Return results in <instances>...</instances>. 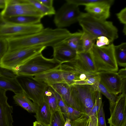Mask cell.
<instances>
[{
    "label": "cell",
    "mask_w": 126,
    "mask_h": 126,
    "mask_svg": "<svg viewBox=\"0 0 126 126\" xmlns=\"http://www.w3.org/2000/svg\"><path fill=\"white\" fill-rule=\"evenodd\" d=\"M71 33L65 28H43L38 32L6 39L7 50L39 46L52 47L62 42Z\"/></svg>",
    "instance_id": "obj_1"
},
{
    "label": "cell",
    "mask_w": 126,
    "mask_h": 126,
    "mask_svg": "<svg viewBox=\"0 0 126 126\" xmlns=\"http://www.w3.org/2000/svg\"><path fill=\"white\" fill-rule=\"evenodd\" d=\"M78 22L83 31L97 38L105 36L112 43L118 37V31L113 23L95 18L87 13H82Z\"/></svg>",
    "instance_id": "obj_2"
},
{
    "label": "cell",
    "mask_w": 126,
    "mask_h": 126,
    "mask_svg": "<svg viewBox=\"0 0 126 126\" xmlns=\"http://www.w3.org/2000/svg\"><path fill=\"white\" fill-rule=\"evenodd\" d=\"M46 47L39 46L7 50L0 59V68L15 72L19 66L36 55L42 53Z\"/></svg>",
    "instance_id": "obj_3"
},
{
    "label": "cell",
    "mask_w": 126,
    "mask_h": 126,
    "mask_svg": "<svg viewBox=\"0 0 126 126\" xmlns=\"http://www.w3.org/2000/svg\"><path fill=\"white\" fill-rule=\"evenodd\" d=\"M60 65L54 58H46L41 53L34 56L19 66L15 72L18 76L33 77L58 68Z\"/></svg>",
    "instance_id": "obj_4"
},
{
    "label": "cell",
    "mask_w": 126,
    "mask_h": 126,
    "mask_svg": "<svg viewBox=\"0 0 126 126\" xmlns=\"http://www.w3.org/2000/svg\"><path fill=\"white\" fill-rule=\"evenodd\" d=\"M114 47L112 43L100 47L95 44L93 45L90 51L97 72L118 71V65L115 55Z\"/></svg>",
    "instance_id": "obj_5"
},
{
    "label": "cell",
    "mask_w": 126,
    "mask_h": 126,
    "mask_svg": "<svg viewBox=\"0 0 126 126\" xmlns=\"http://www.w3.org/2000/svg\"><path fill=\"white\" fill-rule=\"evenodd\" d=\"M17 79L27 96L38 105H41L44 102L45 93L48 85L35 79L33 77L18 76Z\"/></svg>",
    "instance_id": "obj_6"
},
{
    "label": "cell",
    "mask_w": 126,
    "mask_h": 126,
    "mask_svg": "<svg viewBox=\"0 0 126 126\" xmlns=\"http://www.w3.org/2000/svg\"><path fill=\"white\" fill-rule=\"evenodd\" d=\"M70 86L73 97L84 112L88 114L95 100L97 91L93 85L73 84Z\"/></svg>",
    "instance_id": "obj_7"
},
{
    "label": "cell",
    "mask_w": 126,
    "mask_h": 126,
    "mask_svg": "<svg viewBox=\"0 0 126 126\" xmlns=\"http://www.w3.org/2000/svg\"><path fill=\"white\" fill-rule=\"evenodd\" d=\"M3 17L31 16H44L27 0H7L5 7L0 13Z\"/></svg>",
    "instance_id": "obj_8"
},
{
    "label": "cell",
    "mask_w": 126,
    "mask_h": 126,
    "mask_svg": "<svg viewBox=\"0 0 126 126\" xmlns=\"http://www.w3.org/2000/svg\"><path fill=\"white\" fill-rule=\"evenodd\" d=\"M82 13L79 6L66 2L56 12L54 23L57 28H64L78 22Z\"/></svg>",
    "instance_id": "obj_9"
},
{
    "label": "cell",
    "mask_w": 126,
    "mask_h": 126,
    "mask_svg": "<svg viewBox=\"0 0 126 126\" xmlns=\"http://www.w3.org/2000/svg\"><path fill=\"white\" fill-rule=\"evenodd\" d=\"M42 24L22 25L3 22L0 24V38L27 35L39 32L44 28Z\"/></svg>",
    "instance_id": "obj_10"
},
{
    "label": "cell",
    "mask_w": 126,
    "mask_h": 126,
    "mask_svg": "<svg viewBox=\"0 0 126 126\" xmlns=\"http://www.w3.org/2000/svg\"><path fill=\"white\" fill-rule=\"evenodd\" d=\"M126 94L117 96L115 103L110 105V116L108 123L113 126H124L126 124Z\"/></svg>",
    "instance_id": "obj_11"
},
{
    "label": "cell",
    "mask_w": 126,
    "mask_h": 126,
    "mask_svg": "<svg viewBox=\"0 0 126 126\" xmlns=\"http://www.w3.org/2000/svg\"><path fill=\"white\" fill-rule=\"evenodd\" d=\"M97 74L100 79V82L112 94L116 95L121 93L123 79L117 72L101 71Z\"/></svg>",
    "instance_id": "obj_12"
},
{
    "label": "cell",
    "mask_w": 126,
    "mask_h": 126,
    "mask_svg": "<svg viewBox=\"0 0 126 126\" xmlns=\"http://www.w3.org/2000/svg\"><path fill=\"white\" fill-rule=\"evenodd\" d=\"M69 63L87 74L95 75L97 73L90 50L78 52L76 58Z\"/></svg>",
    "instance_id": "obj_13"
},
{
    "label": "cell",
    "mask_w": 126,
    "mask_h": 126,
    "mask_svg": "<svg viewBox=\"0 0 126 126\" xmlns=\"http://www.w3.org/2000/svg\"><path fill=\"white\" fill-rule=\"evenodd\" d=\"M113 0H102L100 2L85 6L87 13L97 19L106 20L110 16V9Z\"/></svg>",
    "instance_id": "obj_14"
},
{
    "label": "cell",
    "mask_w": 126,
    "mask_h": 126,
    "mask_svg": "<svg viewBox=\"0 0 126 126\" xmlns=\"http://www.w3.org/2000/svg\"><path fill=\"white\" fill-rule=\"evenodd\" d=\"M59 67L66 83L69 86L74 84L76 81L85 79L95 75L86 73L69 63L61 64Z\"/></svg>",
    "instance_id": "obj_15"
},
{
    "label": "cell",
    "mask_w": 126,
    "mask_h": 126,
    "mask_svg": "<svg viewBox=\"0 0 126 126\" xmlns=\"http://www.w3.org/2000/svg\"><path fill=\"white\" fill-rule=\"evenodd\" d=\"M6 92L0 88V126H13V108L7 102Z\"/></svg>",
    "instance_id": "obj_16"
},
{
    "label": "cell",
    "mask_w": 126,
    "mask_h": 126,
    "mask_svg": "<svg viewBox=\"0 0 126 126\" xmlns=\"http://www.w3.org/2000/svg\"><path fill=\"white\" fill-rule=\"evenodd\" d=\"M53 58L61 64L69 63L76 58L77 52L62 42L52 47Z\"/></svg>",
    "instance_id": "obj_17"
},
{
    "label": "cell",
    "mask_w": 126,
    "mask_h": 126,
    "mask_svg": "<svg viewBox=\"0 0 126 126\" xmlns=\"http://www.w3.org/2000/svg\"><path fill=\"white\" fill-rule=\"evenodd\" d=\"M50 86L60 95L67 106L85 113L72 96L70 86L66 83H61L55 84Z\"/></svg>",
    "instance_id": "obj_18"
},
{
    "label": "cell",
    "mask_w": 126,
    "mask_h": 126,
    "mask_svg": "<svg viewBox=\"0 0 126 126\" xmlns=\"http://www.w3.org/2000/svg\"><path fill=\"white\" fill-rule=\"evenodd\" d=\"M33 78L36 80L44 82L49 86L58 83H66L60 67L36 75Z\"/></svg>",
    "instance_id": "obj_19"
},
{
    "label": "cell",
    "mask_w": 126,
    "mask_h": 126,
    "mask_svg": "<svg viewBox=\"0 0 126 126\" xmlns=\"http://www.w3.org/2000/svg\"><path fill=\"white\" fill-rule=\"evenodd\" d=\"M34 117L37 121L44 124L49 125L52 115L49 106L45 98L43 103L37 105Z\"/></svg>",
    "instance_id": "obj_20"
},
{
    "label": "cell",
    "mask_w": 126,
    "mask_h": 126,
    "mask_svg": "<svg viewBox=\"0 0 126 126\" xmlns=\"http://www.w3.org/2000/svg\"><path fill=\"white\" fill-rule=\"evenodd\" d=\"M2 17L3 20L5 22L22 25H33L39 24L41 23V19L42 18L40 16H31Z\"/></svg>",
    "instance_id": "obj_21"
},
{
    "label": "cell",
    "mask_w": 126,
    "mask_h": 126,
    "mask_svg": "<svg viewBox=\"0 0 126 126\" xmlns=\"http://www.w3.org/2000/svg\"><path fill=\"white\" fill-rule=\"evenodd\" d=\"M13 98L16 104L30 113H35L37 105L32 102L22 91L15 93Z\"/></svg>",
    "instance_id": "obj_22"
},
{
    "label": "cell",
    "mask_w": 126,
    "mask_h": 126,
    "mask_svg": "<svg viewBox=\"0 0 126 126\" xmlns=\"http://www.w3.org/2000/svg\"><path fill=\"white\" fill-rule=\"evenodd\" d=\"M0 88L6 91H12L15 93L23 91L17 78H12L1 76Z\"/></svg>",
    "instance_id": "obj_23"
},
{
    "label": "cell",
    "mask_w": 126,
    "mask_h": 126,
    "mask_svg": "<svg viewBox=\"0 0 126 126\" xmlns=\"http://www.w3.org/2000/svg\"><path fill=\"white\" fill-rule=\"evenodd\" d=\"M82 31L71 33L62 42L77 52L82 51L81 37Z\"/></svg>",
    "instance_id": "obj_24"
},
{
    "label": "cell",
    "mask_w": 126,
    "mask_h": 126,
    "mask_svg": "<svg viewBox=\"0 0 126 126\" xmlns=\"http://www.w3.org/2000/svg\"><path fill=\"white\" fill-rule=\"evenodd\" d=\"M44 98L52 114L55 112L60 110L54 90L49 86L45 92Z\"/></svg>",
    "instance_id": "obj_25"
},
{
    "label": "cell",
    "mask_w": 126,
    "mask_h": 126,
    "mask_svg": "<svg viewBox=\"0 0 126 126\" xmlns=\"http://www.w3.org/2000/svg\"><path fill=\"white\" fill-rule=\"evenodd\" d=\"M115 55L118 65L126 67V43L124 42L117 46L114 45Z\"/></svg>",
    "instance_id": "obj_26"
},
{
    "label": "cell",
    "mask_w": 126,
    "mask_h": 126,
    "mask_svg": "<svg viewBox=\"0 0 126 126\" xmlns=\"http://www.w3.org/2000/svg\"><path fill=\"white\" fill-rule=\"evenodd\" d=\"M81 37L82 51H90L94 44L96 38L91 34L82 31Z\"/></svg>",
    "instance_id": "obj_27"
},
{
    "label": "cell",
    "mask_w": 126,
    "mask_h": 126,
    "mask_svg": "<svg viewBox=\"0 0 126 126\" xmlns=\"http://www.w3.org/2000/svg\"><path fill=\"white\" fill-rule=\"evenodd\" d=\"M32 4L44 16H51L55 14L56 11L53 7H47L40 3L38 0H27Z\"/></svg>",
    "instance_id": "obj_28"
},
{
    "label": "cell",
    "mask_w": 126,
    "mask_h": 126,
    "mask_svg": "<svg viewBox=\"0 0 126 126\" xmlns=\"http://www.w3.org/2000/svg\"><path fill=\"white\" fill-rule=\"evenodd\" d=\"M93 85L96 91L103 94L109 100L110 105L115 103L117 96L110 93L100 81Z\"/></svg>",
    "instance_id": "obj_29"
},
{
    "label": "cell",
    "mask_w": 126,
    "mask_h": 126,
    "mask_svg": "<svg viewBox=\"0 0 126 126\" xmlns=\"http://www.w3.org/2000/svg\"><path fill=\"white\" fill-rule=\"evenodd\" d=\"M65 121L61 110L57 111L52 114L49 126H64Z\"/></svg>",
    "instance_id": "obj_30"
},
{
    "label": "cell",
    "mask_w": 126,
    "mask_h": 126,
    "mask_svg": "<svg viewBox=\"0 0 126 126\" xmlns=\"http://www.w3.org/2000/svg\"><path fill=\"white\" fill-rule=\"evenodd\" d=\"M102 104L101 94L99 92L97 91L94 103L91 111L87 115L89 116L97 115Z\"/></svg>",
    "instance_id": "obj_31"
},
{
    "label": "cell",
    "mask_w": 126,
    "mask_h": 126,
    "mask_svg": "<svg viewBox=\"0 0 126 126\" xmlns=\"http://www.w3.org/2000/svg\"><path fill=\"white\" fill-rule=\"evenodd\" d=\"M85 114H87L67 106L66 119L67 118L70 119L71 121H72L78 119L83 115Z\"/></svg>",
    "instance_id": "obj_32"
},
{
    "label": "cell",
    "mask_w": 126,
    "mask_h": 126,
    "mask_svg": "<svg viewBox=\"0 0 126 126\" xmlns=\"http://www.w3.org/2000/svg\"><path fill=\"white\" fill-rule=\"evenodd\" d=\"M90 117L87 114L83 115L77 119L71 121V126H89Z\"/></svg>",
    "instance_id": "obj_33"
},
{
    "label": "cell",
    "mask_w": 126,
    "mask_h": 126,
    "mask_svg": "<svg viewBox=\"0 0 126 126\" xmlns=\"http://www.w3.org/2000/svg\"><path fill=\"white\" fill-rule=\"evenodd\" d=\"M100 81V78L96 74V75L86 79L76 81L74 84L93 85L97 83Z\"/></svg>",
    "instance_id": "obj_34"
},
{
    "label": "cell",
    "mask_w": 126,
    "mask_h": 126,
    "mask_svg": "<svg viewBox=\"0 0 126 126\" xmlns=\"http://www.w3.org/2000/svg\"><path fill=\"white\" fill-rule=\"evenodd\" d=\"M102 0H66V1L79 6L84 5L85 6L92 4L101 1Z\"/></svg>",
    "instance_id": "obj_35"
},
{
    "label": "cell",
    "mask_w": 126,
    "mask_h": 126,
    "mask_svg": "<svg viewBox=\"0 0 126 126\" xmlns=\"http://www.w3.org/2000/svg\"><path fill=\"white\" fill-rule=\"evenodd\" d=\"M54 91L57 98L58 106L64 117L65 118L67 109V106L60 95L54 90Z\"/></svg>",
    "instance_id": "obj_36"
},
{
    "label": "cell",
    "mask_w": 126,
    "mask_h": 126,
    "mask_svg": "<svg viewBox=\"0 0 126 126\" xmlns=\"http://www.w3.org/2000/svg\"><path fill=\"white\" fill-rule=\"evenodd\" d=\"M0 74L1 76L10 78H17L18 77L14 71L2 68H0Z\"/></svg>",
    "instance_id": "obj_37"
},
{
    "label": "cell",
    "mask_w": 126,
    "mask_h": 126,
    "mask_svg": "<svg viewBox=\"0 0 126 126\" xmlns=\"http://www.w3.org/2000/svg\"><path fill=\"white\" fill-rule=\"evenodd\" d=\"M102 104L100 110L97 114L98 123L99 126H107L105 118V113Z\"/></svg>",
    "instance_id": "obj_38"
},
{
    "label": "cell",
    "mask_w": 126,
    "mask_h": 126,
    "mask_svg": "<svg viewBox=\"0 0 126 126\" xmlns=\"http://www.w3.org/2000/svg\"><path fill=\"white\" fill-rule=\"evenodd\" d=\"M8 44L6 39L0 38V59L8 49Z\"/></svg>",
    "instance_id": "obj_39"
},
{
    "label": "cell",
    "mask_w": 126,
    "mask_h": 126,
    "mask_svg": "<svg viewBox=\"0 0 126 126\" xmlns=\"http://www.w3.org/2000/svg\"><path fill=\"white\" fill-rule=\"evenodd\" d=\"M96 45L99 47L107 46L110 44V42L109 39L105 36L98 37L96 39Z\"/></svg>",
    "instance_id": "obj_40"
},
{
    "label": "cell",
    "mask_w": 126,
    "mask_h": 126,
    "mask_svg": "<svg viewBox=\"0 0 126 126\" xmlns=\"http://www.w3.org/2000/svg\"><path fill=\"white\" fill-rule=\"evenodd\" d=\"M116 16L120 22L124 25L126 24V7L122 9L116 14Z\"/></svg>",
    "instance_id": "obj_41"
},
{
    "label": "cell",
    "mask_w": 126,
    "mask_h": 126,
    "mask_svg": "<svg viewBox=\"0 0 126 126\" xmlns=\"http://www.w3.org/2000/svg\"><path fill=\"white\" fill-rule=\"evenodd\" d=\"M90 120L89 126H99L97 115H92L89 116Z\"/></svg>",
    "instance_id": "obj_42"
},
{
    "label": "cell",
    "mask_w": 126,
    "mask_h": 126,
    "mask_svg": "<svg viewBox=\"0 0 126 126\" xmlns=\"http://www.w3.org/2000/svg\"><path fill=\"white\" fill-rule=\"evenodd\" d=\"M41 3L49 8L53 7V0H38Z\"/></svg>",
    "instance_id": "obj_43"
},
{
    "label": "cell",
    "mask_w": 126,
    "mask_h": 126,
    "mask_svg": "<svg viewBox=\"0 0 126 126\" xmlns=\"http://www.w3.org/2000/svg\"><path fill=\"white\" fill-rule=\"evenodd\" d=\"M126 68L125 67L120 69L117 73L119 76L123 79L126 78Z\"/></svg>",
    "instance_id": "obj_44"
},
{
    "label": "cell",
    "mask_w": 126,
    "mask_h": 126,
    "mask_svg": "<svg viewBox=\"0 0 126 126\" xmlns=\"http://www.w3.org/2000/svg\"><path fill=\"white\" fill-rule=\"evenodd\" d=\"M126 78L123 79L121 93L126 94Z\"/></svg>",
    "instance_id": "obj_45"
},
{
    "label": "cell",
    "mask_w": 126,
    "mask_h": 126,
    "mask_svg": "<svg viewBox=\"0 0 126 126\" xmlns=\"http://www.w3.org/2000/svg\"><path fill=\"white\" fill-rule=\"evenodd\" d=\"M7 0H0V9H3L6 7Z\"/></svg>",
    "instance_id": "obj_46"
},
{
    "label": "cell",
    "mask_w": 126,
    "mask_h": 126,
    "mask_svg": "<svg viewBox=\"0 0 126 126\" xmlns=\"http://www.w3.org/2000/svg\"><path fill=\"white\" fill-rule=\"evenodd\" d=\"M71 121L70 119L66 118L64 126H71Z\"/></svg>",
    "instance_id": "obj_47"
},
{
    "label": "cell",
    "mask_w": 126,
    "mask_h": 126,
    "mask_svg": "<svg viewBox=\"0 0 126 126\" xmlns=\"http://www.w3.org/2000/svg\"><path fill=\"white\" fill-rule=\"evenodd\" d=\"M123 32L124 33L125 35L126 34V25H124V28L123 29Z\"/></svg>",
    "instance_id": "obj_48"
},
{
    "label": "cell",
    "mask_w": 126,
    "mask_h": 126,
    "mask_svg": "<svg viewBox=\"0 0 126 126\" xmlns=\"http://www.w3.org/2000/svg\"><path fill=\"white\" fill-rule=\"evenodd\" d=\"M33 126H39L38 122L36 121L34 122L33 123Z\"/></svg>",
    "instance_id": "obj_49"
},
{
    "label": "cell",
    "mask_w": 126,
    "mask_h": 126,
    "mask_svg": "<svg viewBox=\"0 0 126 126\" xmlns=\"http://www.w3.org/2000/svg\"><path fill=\"white\" fill-rule=\"evenodd\" d=\"M38 122L39 126H49V125H46L42 123H39Z\"/></svg>",
    "instance_id": "obj_50"
},
{
    "label": "cell",
    "mask_w": 126,
    "mask_h": 126,
    "mask_svg": "<svg viewBox=\"0 0 126 126\" xmlns=\"http://www.w3.org/2000/svg\"><path fill=\"white\" fill-rule=\"evenodd\" d=\"M110 126H113L111 124H110Z\"/></svg>",
    "instance_id": "obj_51"
},
{
    "label": "cell",
    "mask_w": 126,
    "mask_h": 126,
    "mask_svg": "<svg viewBox=\"0 0 126 126\" xmlns=\"http://www.w3.org/2000/svg\"><path fill=\"white\" fill-rule=\"evenodd\" d=\"M124 126H126V124H125Z\"/></svg>",
    "instance_id": "obj_52"
},
{
    "label": "cell",
    "mask_w": 126,
    "mask_h": 126,
    "mask_svg": "<svg viewBox=\"0 0 126 126\" xmlns=\"http://www.w3.org/2000/svg\"><path fill=\"white\" fill-rule=\"evenodd\" d=\"M1 76V75L0 74V77Z\"/></svg>",
    "instance_id": "obj_53"
}]
</instances>
